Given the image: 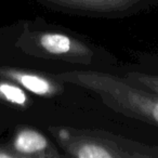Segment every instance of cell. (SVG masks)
Instances as JSON below:
<instances>
[{"mask_svg":"<svg viewBox=\"0 0 158 158\" xmlns=\"http://www.w3.org/2000/svg\"><path fill=\"white\" fill-rule=\"evenodd\" d=\"M54 78L91 91L115 112L158 127V93L134 86L126 77L101 70H70Z\"/></svg>","mask_w":158,"mask_h":158,"instance_id":"6da1fadb","label":"cell"},{"mask_svg":"<svg viewBox=\"0 0 158 158\" xmlns=\"http://www.w3.org/2000/svg\"><path fill=\"white\" fill-rule=\"evenodd\" d=\"M49 131L67 157L156 158L153 146L105 130L51 126Z\"/></svg>","mask_w":158,"mask_h":158,"instance_id":"7a4b0ae2","label":"cell"},{"mask_svg":"<svg viewBox=\"0 0 158 158\" xmlns=\"http://www.w3.org/2000/svg\"><path fill=\"white\" fill-rule=\"evenodd\" d=\"M23 46L37 56L86 66L105 62L108 54L103 49L61 27L27 31L23 38Z\"/></svg>","mask_w":158,"mask_h":158,"instance_id":"3957f363","label":"cell"},{"mask_svg":"<svg viewBox=\"0 0 158 158\" xmlns=\"http://www.w3.org/2000/svg\"><path fill=\"white\" fill-rule=\"evenodd\" d=\"M44 7L68 15L123 19L158 6V0H37Z\"/></svg>","mask_w":158,"mask_h":158,"instance_id":"277c9868","label":"cell"},{"mask_svg":"<svg viewBox=\"0 0 158 158\" xmlns=\"http://www.w3.org/2000/svg\"><path fill=\"white\" fill-rule=\"evenodd\" d=\"M13 152L18 157L60 158L64 156L44 134L31 128L21 129L16 133Z\"/></svg>","mask_w":158,"mask_h":158,"instance_id":"5b68a950","label":"cell"},{"mask_svg":"<svg viewBox=\"0 0 158 158\" xmlns=\"http://www.w3.org/2000/svg\"><path fill=\"white\" fill-rule=\"evenodd\" d=\"M6 74L21 87L34 94L44 98L61 95L65 90L64 82L57 80L54 76L27 70H9Z\"/></svg>","mask_w":158,"mask_h":158,"instance_id":"8992f818","label":"cell"},{"mask_svg":"<svg viewBox=\"0 0 158 158\" xmlns=\"http://www.w3.org/2000/svg\"><path fill=\"white\" fill-rule=\"evenodd\" d=\"M0 97L18 106H27L29 102L28 97L23 89L9 82L0 84Z\"/></svg>","mask_w":158,"mask_h":158,"instance_id":"52a82bcc","label":"cell"},{"mask_svg":"<svg viewBox=\"0 0 158 158\" xmlns=\"http://www.w3.org/2000/svg\"><path fill=\"white\" fill-rule=\"evenodd\" d=\"M126 78L134 86L158 93V75L141 72H129L126 74Z\"/></svg>","mask_w":158,"mask_h":158,"instance_id":"ba28073f","label":"cell"},{"mask_svg":"<svg viewBox=\"0 0 158 158\" xmlns=\"http://www.w3.org/2000/svg\"><path fill=\"white\" fill-rule=\"evenodd\" d=\"M153 148H154V153H155L156 158H158V145H156V146H153Z\"/></svg>","mask_w":158,"mask_h":158,"instance_id":"9c48e42d","label":"cell"}]
</instances>
